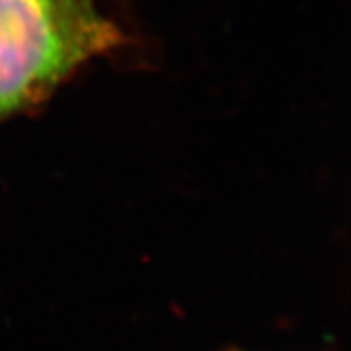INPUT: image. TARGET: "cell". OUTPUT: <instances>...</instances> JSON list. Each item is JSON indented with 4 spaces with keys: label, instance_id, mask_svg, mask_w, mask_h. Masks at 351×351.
Wrapping results in <instances>:
<instances>
[{
    "label": "cell",
    "instance_id": "cell-2",
    "mask_svg": "<svg viewBox=\"0 0 351 351\" xmlns=\"http://www.w3.org/2000/svg\"><path fill=\"white\" fill-rule=\"evenodd\" d=\"M230 351H242V350H230Z\"/></svg>",
    "mask_w": 351,
    "mask_h": 351
},
{
    "label": "cell",
    "instance_id": "cell-1",
    "mask_svg": "<svg viewBox=\"0 0 351 351\" xmlns=\"http://www.w3.org/2000/svg\"><path fill=\"white\" fill-rule=\"evenodd\" d=\"M121 42L97 0H0V122Z\"/></svg>",
    "mask_w": 351,
    "mask_h": 351
}]
</instances>
